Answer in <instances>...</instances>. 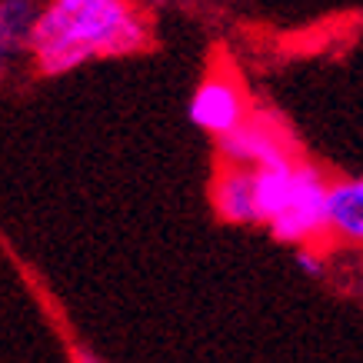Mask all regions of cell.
<instances>
[{
  "instance_id": "cell-7",
  "label": "cell",
  "mask_w": 363,
  "mask_h": 363,
  "mask_svg": "<svg viewBox=\"0 0 363 363\" xmlns=\"http://www.w3.org/2000/svg\"><path fill=\"white\" fill-rule=\"evenodd\" d=\"M40 7L33 0H0V74L21 54H30Z\"/></svg>"
},
{
  "instance_id": "cell-4",
  "label": "cell",
  "mask_w": 363,
  "mask_h": 363,
  "mask_svg": "<svg viewBox=\"0 0 363 363\" xmlns=\"http://www.w3.org/2000/svg\"><path fill=\"white\" fill-rule=\"evenodd\" d=\"M220 167H243V170H260L277 160H294L297 147L284 130V123L270 113H257L247 123H240L233 133L217 140Z\"/></svg>"
},
{
  "instance_id": "cell-1",
  "label": "cell",
  "mask_w": 363,
  "mask_h": 363,
  "mask_svg": "<svg viewBox=\"0 0 363 363\" xmlns=\"http://www.w3.org/2000/svg\"><path fill=\"white\" fill-rule=\"evenodd\" d=\"M150 47V23L137 0H94L84 7L47 4L33 27V64L60 77L97 57H127Z\"/></svg>"
},
{
  "instance_id": "cell-9",
  "label": "cell",
  "mask_w": 363,
  "mask_h": 363,
  "mask_svg": "<svg viewBox=\"0 0 363 363\" xmlns=\"http://www.w3.org/2000/svg\"><path fill=\"white\" fill-rule=\"evenodd\" d=\"M297 267L310 277H323V267L327 264H323V257H320L317 247H300L297 250Z\"/></svg>"
},
{
  "instance_id": "cell-12",
  "label": "cell",
  "mask_w": 363,
  "mask_h": 363,
  "mask_svg": "<svg viewBox=\"0 0 363 363\" xmlns=\"http://www.w3.org/2000/svg\"><path fill=\"white\" fill-rule=\"evenodd\" d=\"M147 4H157V0H147Z\"/></svg>"
},
{
  "instance_id": "cell-6",
  "label": "cell",
  "mask_w": 363,
  "mask_h": 363,
  "mask_svg": "<svg viewBox=\"0 0 363 363\" xmlns=\"http://www.w3.org/2000/svg\"><path fill=\"white\" fill-rule=\"evenodd\" d=\"M213 207L227 223H257V190H253V170L243 167H220L210 184Z\"/></svg>"
},
{
  "instance_id": "cell-8",
  "label": "cell",
  "mask_w": 363,
  "mask_h": 363,
  "mask_svg": "<svg viewBox=\"0 0 363 363\" xmlns=\"http://www.w3.org/2000/svg\"><path fill=\"white\" fill-rule=\"evenodd\" d=\"M300 157L294 160H277L260 170H253V190H257V213L264 223H274L280 210L286 207L290 187H294V174H297Z\"/></svg>"
},
{
  "instance_id": "cell-10",
  "label": "cell",
  "mask_w": 363,
  "mask_h": 363,
  "mask_svg": "<svg viewBox=\"0 0 363 363\" xmlns=\"http://www.w3.org/2000/svg\"><path fill=\"white\" fill-rule=\"evenodd\" d=\"M74 363H104V360L90 350H74Z\"/></svg>"
},
{
  "instance_id": "cell-11",
  "label": "cell",
  "mask_w": 363,
  "mask_h": 363,
  "mask_svg": "<svg viewBox=\"0 0 363 363\" xmlns=\"http://www.w3.org/2000/svg\"><path fill=\"white\" fill-rule=\"evenodd\" d=\"M57 7H84V4H94V0H50Z\"/></svg>"
},
{
  "instance_id": "cell-2",
  "label": "cell",
  "mask_w": 363,
  "mask_h": 363,
  "mask_svg": "<svg viewBox=\"0 0 363 363\" xmlns=\"http://www.w3.org/2000/svg\"><path fill=\"white\" fill-rule=\"evenodd\" d=\"M330 177L317 164L300 160L294 174V187L286 197V207L270 223L277 240L294 247H317L327 237V197H330Z\"/></svg>"
},
{
  "instance_id": "cell-3",
  "label": "cell",
  "mask_w": 363,
  "mask_h": 363,
  "mask_svg": "<svg viewBox=\"0 0 363 363\" xmlns=\"http://www.w3.org/2000/svg\"><path fill=\"white\" fill-rule=\"evenodd\" d=\"M187 113L194 127L223 140L227 133H233L240 123L250 121L253 107L240 77L233 74V67H213V70H207V77L197 84L194 97L187 104Z\"/></svg>"
},
{
  "instance_id": "cell-5",
  "label": "cell",
  "mask_w": 363,
  "mask_h": 363,
  "mask_svg": "<svg viewBox=\"0 0 363 363\" xmlns=\"http://www.w3.org/2000/svg\"><path fill=\"white\" fill-rule=\"evenodd\" d=\"M327 237L337 243L363 247V177H343L330 184Z\"/></svg>"
}]
</instances>
